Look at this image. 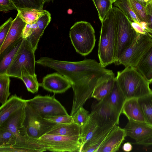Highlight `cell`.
<instances>
[{"label":"cell","mask_w":152,"mask_h":152,"mask_svg":"<svg viewBox=\"0 0 152 152\" xmlns=\"http://www.w3.org/2000/svg\"><path fill=\"white\" fill-rule=\"evenodd\" d=\"M10 77L6 73L0 75V102L3 104L8 100L10 94Z\"/></svg>","instance_id":"31"},{"label":"cell","mask_w":152,"mask_h":152,"mask_svg":"<svg viewBox=\"0 0 152 152\" xmlns=\"http://www.w3.org/2000/svg\"><path fill=\"white\" fill-rule=\"evenodd\" d=\"M53 96L37 95L26 100L27 103L39 115L43 118L69 115L60 102Z\"/></svg>","instance_id":"9"},{"label":"cell","mask_w":152,"mask_h":152,"mask_svg":"<svg viewBox=\"0 0 152 152\" xmlns=\"http://www.w3.org/2000/svg\"><path fill=\"white\" fill-rule=\"evenodd\" d=\"M80 135L68 136L45 134L37 139V142L46 151L80 152Z\"/></svg>","instance_id":"8"},{"label":"cell","mask_w":152,"mask_h":152,"mask_svg":"<svg viewBox=\"0 0 152 152\" xmlns=\"http://www.w3.org/2000/svg\"><path fill=\"white\" fill-rule=\"evenodd\" d=\"M89 113L83 107H80L74 115V122L82 127L86 122Z\"/></svg>","instance_id":"37"},{"label":"cell","mask_w":152,"mask_h":152,"mask_svg":"<svg viewBox=\"0 0 152 152\" xmlns=\"http://www.w3.org/2000/svg\"><path fill=\"white\" fill-rule=\"evenodd\" d=\"M132 146L129 142H126L122 146L123 150L125 152H129L132 149Z\"/></svg>","instance_id":"45"},{"label":"cell","mask_w":152,"mask_h":152,"mask_svg":"<svg viewBox=\"0 0 152 152\" xmlns=\"http://www.w3.org/2000/svg\"><path fill=\"white\" fill-rule=\"evenodd\" d=\"M117 29V46L115 64L124 50L134 41L138 34L132 22L118 7H113Z\"/></svg>","instance_id":"7"},{"label":"cell","mask_w":152,"mask_h":152,"mask_svg":"<svg viewBox=\"0 0 152 152\" xmlns=\"http://www.w3.org/2000/svg\"><path fill=\"white\" fill-rule=\"evenodd\" d=\"M149 0L151 2H152V0Z\"/></svg>","instance_id":"49"},{"label":"cell","mask_w":152,"mask_h":152,"mask_svg":"<svg viewBox=\"0 0 152 152\" xmlns=\"http://www.w3.org/2000/svg\"><path fill=\"white\" fill-rule=\"evenodd\" d=\"M126 136L134 140V144L140 142L152 135V127L146 123L129 121L124 128Z\"/></svg>","instance_id":"15"},{"label":"cell","mask_w":152,"mask_h":152,"mask_svg":"<svg viewBox=\"0 0 152 152\" xmlns=\"http://www.w3.org/2000/svg\"><path fill=\"white\" fill-rule=\"evenodd\" d=\"M45 149L39 144L37 140L28 136L17 139L15 144L10 147H0V152H42Z\"/></svg>","instance_id":"16"},{"label":"cell","mask_w":152,"mask_h":152,"mask_svg":"<svg viewBox=\"0 0 152 152\" xmlns=\"http://www.w3.org/2000/svg\"><path fill=\"white\" fill-rule=\"evenodd\" d=\"M39 85L44 89L54 94L64 93L71 87L69 81L57 72L47 74L43 77L42 82L39 83Z\"/></svg>","instance_id":"11"},{"label":"cell","mask_w":152,"mask_h":152,"mask_svg":"<svg viewBox=\"0 0 152 152\" xmlns=\"http://www.w3.org/2000/svg\"><path fill=\"white\" fill-rule=\"evenodd\" d=\"M69 36L76 52L82 56L90 54L95 46L96 39L94 29L86 21L75 22L70 28Z\"/></svg>","instance_id":"5"},{"label":"cell","mask_w":152,"mask_h":152,"mask_svg":"<svg viewBox=\"0 0 152 152\" xmlns=\"http://www.w3.org/2000/svg\"><path fill=\"white\" fill-rule=\"evenodd\" d=\"M26 100L18 96L16 94L9 98L0 107V125L2 124L11 115L25 107Z\"/></svg>","instance_id":"18"},{"label":"cell","mask_w":152,"mask_h":152,"mask_svg":"<svg viewBox=\"0 0 152 152\" xmlns=\"http://www.w3.org/2000/svg\"><path fill=\"white\" fill-rule=\"evenodd\" d=\"M128 0L132 10L138 19L142 22L148 23V19L146 7L136 0Z\"/></svg>","instance_id":"34"},{"label":"cell","mask_w":152,"mask_h":152,"mask_svg":"<svg viewBox=\"0 0 152 152\" xmlns=\"http://www.w3.org/2000/svg\"><path fill=\"white\" fill-rule=\"evenodd\" d=\"M126 137L124 128L115 126L101 145L96 152H115L118 151Z\"/></svg>","instance_id":"14"},{"label":"cell","mask_w":152,"mask_h":152,"mask_svg":"<svg viewBox=\"0 0 152 152\" xmlns=\"http://www.w3.org/2000/svg\"><path fill=\"white\" fill-rule=\"evenodd\" d=\"M18 8L12 0H0V10L7 12Z\"/></svg>","instance_id":"40"},{"label":"cell","mask_w":152,"mask_h":152,"mask_svg":"<svg viewBox=\"0 0 152 152\" xmlns=\"http://www.w3.org/2000/svg\"><path fill=\"white\" fill-rule=\"evenodd\" d=\"M17 138V136L8 129L0 128V147L13 146Z\"/></svg>","instance_id":"32"},{"label":"cell","mask_w":152,"mask_h":152,"mask_svg":"<svg viewBox=\"0 0 152 152\" xmlns=\"http://www.w3.org/2000/svg\"><path fill=\"white\" fill-rule=\"evenodd\" d=\"M36 64L55 70L69 81L73 91L70 113L72 116L91 97L96 87L115 77L112 70L94 59L68 61L42 57Z\"/></svg>","instance_id":"1"},{"label":"cell","mask_w":152,"mask_h":152,"mask_svg":"<svg viewBox=\"0 0 152 152\" xmlns=\"http://www.w3.org/2000/svg\"><path fill=\"white\" fill-rule=\"evenodd\" d=\"M135 68L150 84L152 83V46Z\"/></svg>","instance_id":"25"},{"label":"cell","mask_w":152,"mask_h":152,"mask_svg":"<svg viewBox=\"0 0 152 152\" xmlns=\"http://www.w3.org/2000/svg\"><path fill=\"white\" fill-rule=\"evenodd\" d=\"M116 81L126 100L152 94L150 83L135 67H127L118 72Z\"/></svg>","instance_id":"3"},{"label":"cell","mask_w":152,"mask_h":152,"mask_svg":"<svg viewBox=\"0 0 152 152\" xmlns=\"http://www.w3.org/2000/svg\"><path fill=\"white\" fill-rule=\"evenodd\" d=\"M17 10L22 20L30 24L37 23L44 11L33 8L19 9Z\"/></svg>","instance_id":"29"},{"label":"cell","mask_w":152,"mask_h":152,"mask_svg":"<svg viewBox=\"0 0 152 152\" xmlns=\"http://www.w3.org/2000/svg\"><path fill=\"white\" fill-rule=\"evenodd\" d=\"M146 8L148 19V22L146 24V29L148 32L152 35V2L148 4Z\"/></svg>","instance_id":"41"},{"label":"cell","mask_w":152,"mask_h":152,"mask_svg":"<svg viewBox=\"0 0 152 152\" xmlns=\"http://www.w3.org/2000/svg\"><path fill=\"white\" fill-rule=\"evenodd\" d=\"M112 4L114 3L117 0H110Z\"/></svg>","instance_id":"48"},{"label":"cell","mask_w":152,"mask_h":152,"mask_svg":"<svg viewBox=\"0 0 152 152\" xmlns=\"http://www.w3.org/2000/svg\"><path fill=\"white\" fill-rule=\"evenodd\" d=\"M138 145H142L148 146L152 145V135L147 138L140 142L134 144Z\"/></svg>","instance_id":"44"},{"label":"cell","mask_w":152,"mask_h":152,"mask_svg":"<svg viewBox=\"0 0 152 152\" xmlns=\"http://www.w3.org/2000/svg\"><path fill=\"white\" fill-rule=\"evenodd\" d=\"M114 5L119 8L132 22H135L142 26V22L137 17L132 10L128 0H117Z\"/></svg>","instance_id":"30"},{"label":"cell","mask_w":152,"mask_h":152,"mask_svg":"<svg viewBox=\"0 0 152 152\" xmlns=\"http://www.w3.org/2000/svg\"><path fill=\"white\" fill-rule=\"evenodd\" d=\"M99 128L96 122L89 113L86 122L81 127L80 135L81 149L84 145L91 139Z\"/></svg>","instance_id":"26"},{"label":"cell","mask_w":152,"mask_h":152,"mask_svg":"<svg viewBox=\"0 0 152 152\" xmlns=\"http://www.w3.org/2000/svg\"><path fill=\"white\" fill-rule=\"evenodd\" d=\"M143 6L146 7L149 3L152 2L149 0H136Z\"/></svg>","instance_id":"46"},{"label":"cell","mask_w":152,"mask_h":152,"mask_svg":"<svg viewBox=\"0 0 152 152\" xmlns=\"http://www.w3.org/2000/svg\"><path fill=\"white\" fill-rule=\"evenodd\" d=\"M152 46V34L138 33L132 43L124 50L115 64H122L125 67H136Z\"/></svg>","instance_id":"6"},{"label":"cell","mask_w":152,"mask_h":152,"mask_svg":"<svg viewBox=\"0 0 152 152\" xmlns=\"http://www.w3.org/2000/svg\"><path fill=\"white\" fill-rule=\"evenodd\" d=\"M24 122L27 134L30 137L38 139L46 134L56 124L41 117L27 103Z\"/></svg>","instance_id":"10"},{"label":"cell","mask_w":152,"mask_h":152,"mask_svg":"<svg viewBox=\"0 0 152 152\" xmlns=\"http://www.w3.org/2000/svg\"><path fill=\"white\" fill-rule=\"evenodd\" d=\"M102 100L106 103L119 119L126 99L116 81L112 91Z\"/></svg>","instance_id":"19"},{"label":"cell","mask_w":152,"mask_h":152,"mask_svg":"<svg viewBox=\"0 0 152 152\" xmlns=\"http://www.w3.org/2000/svg\"><path fill=\"white\" fill-rule=\"evenodd\" d=\"M25 107L11 115L0 125V128L8 129L15 134L17 138L28 135L24 124L26 116Z\"/></svg>","instance_id":"13"},{"label":"cell","mask_w":152,"mask_h":152,"mask_svg":"<svg viewBox=\"0 0 152 152\" xmlns=\"http://www.w3.org/2000/svg\"><path fill=\"white\" fill-rule=\"evenodd\" d=\"M115 82V77L99 85L94 89L91 97L98 101L102 100L112 91Z\"/></svg>","instance_id":"27"},{"label":"cell","mask_w":152,"mask_h":152,"mask_svg":"<svg viewBox=\"0 0 152 152\" xmlns=\"http://www.w3.org/2000/svg\"><path fill=\"white\" fill-rule=\"evenodd\" d=\"M35 52L30 43L23 38L12 61L6 72L10 77L20 79L23 76H36Z\"/></svg>","instance_id":"4"},{"label":"cell","mask_w":152,"mask_h":152,"mask_svg":"<svg viewBox=\"0 0 152 152\" xmlns=\"http://www.w3.org/2000/svg\"><path fill=\"white\" fill-rule=\"evenodd\" d=\"M51 15L48 11L44 10L37 23V26L34 32L26 39L31 44L34 52L37 49L38 44L46 28L51 20Z\"/></svg>","instance_id":"21"},{"label":"cell","mask_w":152,"mask_h":152,"mask_svg":"<svg viewBox=\"0 0 152 152\" xmlns=\"http://www.w3.org/2000/svg\"><path fill=\"white\" fill-rule=\"evenodd\" d=\"M122 113L126 117L129 121L146 123L138 98H132L126 100L123 106Z\"/></svg>","instance_id":"22"},{"label":"cell","mask_w":152,"mask_h":152,"mask_svg":"<svg viewBox=\"0 0 152 152\" xmlns=\"http://www.w3.org/2000/svg\"><path fill=\"white\" fill-rule=\"evenodd\" d=\"M132 24L134 28L138 33L145 34L146 33H149L147 32L144 30L142 27L138 23L135 22H132Z\"/></svg>","instance_id":"43"},{"label":"cell","mask_w":152,"mask_h":152,"mask_svg":"<svg viewBox=\"0 0 152 152\" xmlns=\"http://www.w3.org/2000/svg\"><path fill=\"white\" fill-rule=\"evenodd\" d=\"M20 79L23 81L28 91L32 94L38 92L39 85L37 76L30 75H23Z\"/></svg>","instance_id":"36"},{"label":"cell","mask_w":152,"mask_h":152,"mask_svg":"<svg viewBox=\"0 0 152 152\" xmlns=\"http://www.w3.org/2000/svg\"><path fill=\"white\" fill-rule=\"evenodd\" d=\"M45 119L56 124H68L74 122L73 116L69 115H56L47 118Z\"/></svg>","instance_id":"38"},{"label":"cell","mask_w":152,"mask_h":152,"mask_svg":"<svg viewBox=\"0 0 152 152\" xmlns=\"http://www.w3.org/2000/svg\"><path fill=\"white\" fill-rule=\"evenodd\" d=\"M45 2V3L46 2H49L50 1H53L54 0H44Z\"/></svg>","instance_id":"47"},{"label":"cell","mask_w":152,"mask_h":152,"mask_svg":"<svg viewBox=\"0 0 152 152\" xmlns=\"http://www.w3.org/2000/svg\"><path fill=\"white\" fill-rule=\"evenodd\" d=\"M37 26V22L32 24H26L23 30V38L26 39L29 37L34 32Z\"/></svg>","instance_id":"42"},{"label":"cell","mask_w":152,"mask_h":152,"mask_svg":"<svg viewBox=\"0 0 152 152\" xmlns=\"http://www.w3.org/2000/svg\"><path fill=\"white\" fill-rule=\"evenodd\" d=\"M117 29L112 7L102 23L99 42L98 56L100 63L105 67L116 61Z\"/></svg>","instance_id":"2"},{"label":"cell","mask_w":152,"mask_h":152,"mask_svg":"<svg viewBox=\"0 0 152 152\" xmlns=\"http://www.w3.org/2000/svg\"><path fill=\"white\" fill-rule=\"evenodd\" d=\"M26 24L18 13L4 42L0 47V54L8 46L22 37L23 30Z\"/></svg>","instance_id":"20"},{"label":"cell","mask_w":152,"mask_h":152,"mask_svg":"<svg viewBox=\"0 0 152 152\" xmlns=\"http://www.w3.org/2000/svg\"><path fill=\"white\" fill-rule=\"evenodd\" d=\"M13 20L10 18L0 27V47L3 44L10 28Z\"/></svg>","instance_id":"39"},{"label":"cell","mask_w":152,"mask_h":152,"mask_svg":"<svg viewBox=\"0 0 152 152\" xmlns=\"http://www.w3.org/2000/svg\"><path fill=\"white\" fill-rule=\"evenodd\" d=\"M146 123L152 127V94L138 98Z\"/></svg>","instance_id":"28"},{"label":"cell","mask_w":152,"mask_h":152,"mask_svg":"<svg viewBox=\"0 0 152 152\" xmlns=\"http://www.w3.org/2000/svg\"><path fill=\"white\" fill-rule=\"evenodd\" d=\"M23 39L22 37L11 44L0 54V75L6 73L20 47Z\"/></svg>","instance_id":"23"},{"label":"cell","mask_w":152,"mask_h":152,"mask_svg":"<svg viewBox=\"0 0 152 152\" xmlns=\"http://www.w3.org/2000/svg\"><path fill=\"white\" fill-rule=\"evenodd\" d=\"M81 127L75 123L57 124L46 133L68 136L80 135Z\"/></svg>","instance_id":"24"},{"label":"cell","mask_w":152,"mask_h":152,"mask_svg":"<svg viewBox=\"0 0 152 152\" xmlns=\"http://www.w3.org/2000/svg\"><path fill=\"white\" fill-rule=\"evenodd\" d=\"M90 114L99 127L111 123H115L117 125L119 123V119L103 100L99 101L92 107Z\"/></svg>","instance_id":"12"},{"label":"cell","mask_w":152,"mask_h":152,"mask_svg":"<svg viewBox=\"0 0 152 152\" xmlns=\"http://www.w3.org/2000/svg\"><path fill=\"white\" fill-rule=\"evenodd\" d=\"M97 10L102 23L110 10L112 7L110 0H92Z\"/></svg>","instance_id":"35"},{"label":"cell","mask_w":152,"mask_h":152,"mask_svg":"<svg viewBox=\"0 0 152 152\" xmlns=\"http://www.w3.org/2000/svg\"><path fill=\"white\" fill-rule=\"evenodd\" d=\"M117 125L115 123H111L99 128L83 146L80 152H96L101 145Z\"/></svg>","instance_id":"17"},{"label":"cell","mask_w":152,"mask_h":152,"mask_svg":"<svg viewBox=\"0 0 152 152\" xmlns=\"http://www.w3.org/2000/svg\"><path fill=\"white\" fill-rule=\"evenodd\" d=\"M17 8L19 9L33 8L43 10L45 3L44 0H12Z\"/></svg>","instance_id":"33"}]
</instances>
